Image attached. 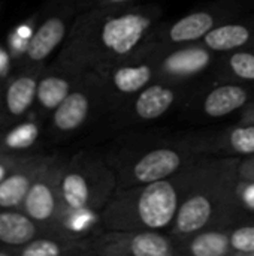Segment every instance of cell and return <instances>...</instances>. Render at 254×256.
<instances>
[{"label": "cell", "mask_w": 254, "mask_h": 256, "mask_svg": "<svg viewBox=\"0 0 254 256\" xmlns=\"http://www.w3.org/2000/svg\"><path fill=\"white\" fill-rule=\"evenodd\" d=\"M51 154L30 153L19 156L0 183V208H21L30 188L42 172Z\"/></svg>", "instance_id": "cell-15"}, {"label": "cell", "mask_w": 254, "mask_h": 256, "mask_svg": "<svg viewBox=\"0 0 254 256\" xmlns=\"http://www.w3.org/2000/svg\"><path fill=\"white\" fill-rule=\"evenodd\" d=\"M64 160L58 154H51L21 206V210L40 226L45 236L70 237L64 231L66 210L60 189Z\"/></svg>", "instance_id": "cell-7"}, {"label": "cell", "mask_w": 254, "mask_h": 256, "mask_svg": "<svg viewBox=\"0 0 254 256\" xmlns=\"http://www.w3.org/2000/svg\"><path fill=\"white\" fill-rule=\"evenodd\" d=\"M160 22L162 9L156 4L91 6L76 15L54 64L76 74H102L139 52Z\"/></svg>", "instance_id": "cell-1"}, {"label": "cell", "mask_w": 254, "mask_h": 256, "mask_svg": "<svg viewBox=\"0 0 254 256\" xmlns=\"http://www.w3.org/2000/svg\"><path fill=\"white\" fill-rule=\"evenodd\" d=\"M238 176L244 180H254V154L241 158L238 166Z\"/></svg>", "instance_id": "cell-27"}, {"label": "cell", "mask_w": 254, "mask_h": 256, "mask_svg": "<svg viewBox=\"0 0 254 256\" xmlns=\"http://www.w3.org/2000/svg\"><path fill=\"white\" fill-rule=\"evenodd\" d=\"M187 88V82L156 80L135 94L117 112H124V117L133 122H154L166 116L184 98Z\"/></svg>", "instance_id": "cell-14"}, {"label": "cell", "mask_w": 254, "mask_h": 256, "mask_svg": "<svg viewBox=\"0 0 254 256\" xmlns=\"http://www.w3.org/2000/svg\"><path fill=\"white\" fill-rule=\"evenodd\" d=\"M237 156H207L202 171L183 200L177 218L168 231L172 237L181 238L189 234L217 226H231L240 222L235 186L240 180Z\"/></svg>", "instance_id": "cell-3"}, {"label": "cell", "mask_w": 254, "mask_h": 256, "mask_svg": "<svg viewBox=\"0 0 254 256\" xmlns=\"http://www.w3.org/2000/svg\"><path fill=\"white\" fill-rule=\"evenodd\" d=\"M253 48H254V46H253Z\"/></svg>", "instance_id": "cell-33"}, {"label": "cell", "mask_w": 254, "mask_h": 256, "mask_svg": "<svg viewBox=\"0 0 254 256\" xmlns=\"http://www.w3.org/2000/svg\"><path fill=\"white\" fill-rule=\"evenodd\" d=\"M252 92L244 84L228 81L214 86L201 99V112L210 118H222L231 116L250 102Z\"/></svg>", "instance_id": "cell-21"}, {"label": "cell", "mask_w": 254, "mask_h": 256, "mask_svg": "<svg viewBox=\"0 0 254 256\" xmlns=\"http://www.w3.org/2000/svg\"><path fill=\"white\" fill-rule=\"evenodd\" d=\"M205 46L217 54L254 46V15L237 16L211 30L202 40Z\"/></svg>", "instance_id": "cell-18"}, {"label": "cell", "mask_w": 254, "mask_h": 256, "mask_svg": "<svg viewBox=\"0 0 254 256\" xmlns=\"http://www.w3.org/2000/svg\"><path fill=\"white\" fill-rule=\"evenodd\" d=\"M178 256H235L231 244V226L207 228L177 238Z\"/></svg>", "instance_id": "cell-22"}, {"label": "cell", "mask_w": 254, "mask_h": 256, "mask_svg": "<svg viewBox=\"0 0 254 256\" xmlns=\"http://www.w3.org/2000/svg\"><path fill=\"white\" fill-rule=\"evenodd\" d=\"M43 138V118L30 112L27 117L0 130V153L24 156L33 153Z\"/></svg>", "instance_id": "cell-19"}, {"label": "cell", "mask_w": 254, "mask_h": 256, "mask_svg": "<svg viewBox=\"0 0 254 256\" xmlns=\"http://www.w3.org/2000/svg\"><path fill=\"white\" fill-rule=\"evenodd\" d=\"M76 4L67 0L48 14L33 30L27 50L19 60L21 66H43L46 58L64 44L76 18Z\"/></svg>", "instance_id": "cell-12"}, {"label": "cell", "mask_w": 254, "mask_h": 256, "mask_svg": "<svg viewBox=\"0 0 254 256\" xmlns=\"http://www.w3.org/2000/svg\"><path fill=\"white\" fill-rule=\"evenodd\" d=\"M13 256H88V236H39L16 248Z\"/></svg>", "instance_id": "cell-23"}, {"label": "cell", "mask_w": 254, "mask_h": 256, "mask_svg": "<svg viewBox=\"0 0 254 256\" xmlns=\"http://www.w3.org/2000/svg\"><path fill=\"white\" fill-rule=\"evenodd\" d=\"M117 186L115 171L96 154L82 152L64 160L60 189L66 218L93 216L99 219L100 212L112 198Z\"/></svg>", "instance_id": "cell-4"}, {"label": "cell", "mask_w": 254, "mask_h": 256, "mask_svg": "<svg viewBox=\"0 0 254 256\" xmlns=\"http://www.w3.org/2000/svg\"><path fill=\"white\" fill-rule=\"evenodd\" d=\"M99 75L103 84L106 110L118 111L135 94L157 80L154 50L148 42L139 52Z\"/></svg>", "instance_id": "cell-9"}, {"label": "cell", "mask_w": 254, "mask_h": 256, "mask_svg": "<svg viewBox=\"0 0 254 256\" xmlns=\"http://www.w3.org/2000/svg\"><path fill=\"white\" fill-rule=\"evenodd\" d=\"M40 226L21 208H0V255L13 256L16 248L42 236Z\"/></svg>", "instance_id": "cell-20"}, {"label": "cell", "mask_w": 254, "mask_h": 256, "mask_svg": "<svg viewBox=\"0 0 254 256\" xmlns=\"http://www.w3.org/2000/svg\"><path fill=\"white\" fill-rule=\"evenodd\" d=\"M205 158L163 180L127 188L117 186L112 198L100 212L99 222L106 230L168 232L183 200L198 182Z\"/></svg>", "instance_id": "cell-2"}, {"label": "cell", "mask_w": 254, "mask_h": 256, "mask_svg": "<svg viewBox=\"0 0 254 256\" xmlns=\"http://www.w3.org/2000/svg\"><path fill=\"white\" fill-rule=\"evenodd\" d=\"M154 50L157 80L169 82H189L204 75L213 64H217V52L211 51L202 42L159 46L150 40Z\"/></svg>", "instance_id": "cell-11"}, {"label": "cell", "mask_w": 254, "mask_h": 256, "mask_svg": "<svg viewBox=\"0 0 254 256\" xmlns=\"http://www.w3.org/2000/svg\"><path fill=\"white\" fill-rule=\"evenodd\" d=\"M76 6H79L81 3H85V4H90V8L91 6H94V3L97 2V0H72Z\"/></svg>", "instance_id": "cell-31"}, {"label": "cell", "mask_w": 254, "mask_h": 256, "mask_svg": "<svg viewBox=\"0 0 254 256\" xmlns=\"http://www.w3.org/2000/svg\"><path fill=\"white\" fill-rule=\"evenodd\" d=\"M43 66H21L0 84V116L3 128L27 117L36 102L37 84Z\"/></svg>", "instance_id": "cell-13"}, {"label": "cell", "mask_w": 254, "mask_h": 256, "mask_svg": "<svg viewBox=\"0 0 254 256\" xmlns=\"http://www.w3.org/2000/svg\"><path fill=\"white\" fill-rule=\"evenodd\" d=\"M136 2H139V0H97L94 3V6H106V8L127 6V4H136Z\"/></svg>", "instance_id": "cell-29"}, {"label": "cell", "mask_w": 254, "mask_h": 256, "mask_svg": "<svg viewBox=\"0 0 254 256\" xmlns=\"http://www.w3.org/2000/svg\"><path fill=\"white\" fill-rule=\"evenodd\" d=\"M241 122H254V100H250L241 112Z\"/></svg>", "instance_id": "cell-30"}, {"label": "cell", "mask_w": 254, "mask_h": 256, "mask_svg": "<svg viewBox=\"0 0 254 256\" xmlns=\"http://www.w3.org/2000/svg\"><path fill=\"white\" fill-rule=\"evenodd\" d=\"M102 110H106L102 78L96 72H87L48 117V135L54 140H67Z\"/></svg>", "instance_id": "cell-5"}, {"label": "cell", "mask_w": 254, "mask_h": 256, "mask_svg": "<svg viewBox=\"0 0 254 256\" xmlns=\"http://www.w3.org/2000/svg\"><path fill=\"white\" fill-rule=\"evenodd\" d=\"M18 159H19V156H12V154L0 153V183L7 176V172L12 170V166L16 164Z\"/></svg>", "instance_id": "cell-28"}, {"label": "cell", "mask_w": 254, "mask_h": 256, "mask_svg": "<svg viewBox=\"0 0 254 256\" xmlns=\"http://www.w3.org/2000/svg\"><path fill=\"white\" fill-rule=\"evenodd\" d=\"M88 256H178V243L163 231L105 228L88 234Z\"/></svg>", "instance_id": "cell-10"}, {"label": "cell", "mask_w": 254, "mask_h": 256, "mask_svg": "<svg viewBox=\"0 0 254 256\" xmlns=\"http://www.w3.org/2000/svg\"><path fill=\"white\" fill-rule=\"evenodd\" d=\"M199 152L208 156H237L254 154V122H240L211 138L193 141Z\"/></svg>", "instance_id": "cell-17"}, {"label": "cell", "mask_w": 254, "mask_h": 256, "mask_svg": "<svg viewBox=\"0 0 254 256\" xmlns=\"http://www.w3.org/2000/svg\"><path fill=\"white\" fill-rule=\"evenodd\" d=\"M82 75L84 74H76L55 66L54 63L51 66H45L39 78L36 102L31 112L40 118H48L72 92Z\"/></svg>", "instance_id": "cell-16"}, {"label": "cell", "mask_w": 254, "mask_h": 256, "mask_svg": "<svg viewBox=\"0 0 254 256\" xmlns=\"http://www.w3.org/2000/svg\"><path fill=\"white\" fill-rule=\"evenodd\" d=\"M235 202L240 222H243L244 214H254V180H238L235 186Z\"/></svg>", "instance_id": "cell-26"}, {"label": "cell", "mask_w": 254, "mask_h": 256, "mask_svg": "<svg viewBox=\"0 0 254 256\" xmlns=\"http://www.w3.org/2000/svg\"><path fill=\"white\" fill-rule=\"evenodd\" d=\"M208 156L198 150L195 142L175 146H157L144 152L120 168L117 174L118 188L151 183L175 176L198 159Z\"/></svg>", "instance_id": "cell-8"}, {"label": "cell", "mask_w": 254, "mask_h": 256, "mask_svg": "<svg viewBox=\"0 0 254 256\" xmlns=\"http://www.w3.org/2000/svg\"><path fill=\"white\" fill-rule=\"evenodd\" d=\"M254 0H220L157 27L151 42L159 46H178L201 42L217 26L240 16Z\"/></svg>", "instance_id": "cell-6"}, {"label": "cell", "mask_w": 254, "mask_h": 256, "mask_svg": "<svg viewBox=\"0 0 254 256\" xmlns=\"http://www.w3.org/2000/svg\"><path fill=\"white\" fill-rule=\"evenodd\" d=\"M222 78L235 82H254V48H244L219 54Z\"/></svg>", "instance_id": "cell-24"}, {"label": "cell", "mask_w": 254, "mask_h": 256, "mask_svg": "<svg viewBox=\"0 0 254 256\" xmlns=\"http://www.w3.org/2000/svg\"><path fill=\"white\" fill-rule=\"evenodd\" d=\"M231 244L235 256H254V222L231 225Z\"/></svg>", "instance_id": "cell-25"}, {"label": "cell", "mask_w": 254, "mask_h": 256, "mask_svg": "<svg viewBox=\"0 0 254 256\" xmlns=\"http://www.w3.org/2000/svg\"><path fill=\"white\" fill-rule=\"evenodd\" d=\"M3 129V122H1V116H0V130Z\"/></svg>", "instance_id": "cell-32"}]
</instances>
